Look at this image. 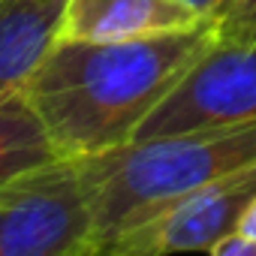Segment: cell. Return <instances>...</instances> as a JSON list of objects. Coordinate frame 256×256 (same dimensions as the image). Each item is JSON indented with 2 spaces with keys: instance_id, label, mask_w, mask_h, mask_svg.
<instances>
[{
  "instance_id": "obj_1",
  "label": "cell",
  "mask_w": 256,
  "mask_h": 256,
  "mask_svg": "<svg viewBox=\"0 0 256 256\" xmlns=\"http://www.w3.org/2000/svg\"><path fill=\"white\" fill-rule=\"evenodd\" d=\"M217 36V22L145 40H58L24 94L64 160L133 142L148 114Z\"/></svg>"
},
{
  "instance_id": "obj_2",
  "label": "cell",
  "mask_w": 256,
  "mask_h": 256,
  "mask_svg": "<svg viewBox=\"0 0 256 256\" xmlns=\"http://www.w3.org/2000/svg\"><path fill=\"white\" fill-rule=\"evenodd\" d=\"M253 160L256 120L133 139L120 148L76 160L94 217V244H112L178 196Z\"/></svg>"
},
{
  "instance_id": "obj_3",
  "label": "cell",
  "mask_w": 256,
  "mask_h": 256,
  "mask_svg": "<svg viewBox=\"0 0 256 256\" xmlns=\"http://www.w3.org/2000/svg\"><path fill=\"white\" fill-rule=\"evenodd\" d=\"M256 120V36L220 34L139 126L136 139Z\"/></svg>"
},
{
  "instance_id": "obj_4",
  "label": "cell",
  "mask_w": 256,
  "mask_h": 256,
  "mask_svg": "<svg viewBox=\"0 0 256 256\" xmlns=\"http://www.w3.org/2000/svg\"><path fill=\"white\" fill-rule=\"evenodd\" d=\"M94 217L76 160H58L0 190V256H78Z\"/></svg>"
},
{
  "instance_id": "obj_5",
  "label": "cell",
  "mask_w": 256,
  "mask_h": 256,
  "mask_svg": "<svg viewBox=\"0 0 256 256\" xmlns=\"http://www.w3.org/2000/svg\"><path fill=\"white\" fill-rule=\"evenodd\" d=\"M256 199V160L226 172L139 226L126 229L120 238L106 244L112 256H175V253H211L220 241L238 232V223Z\"/></svg>"
},
{
  "instance_id": "obj_6",
  "label": "cell",
  "mask_w": 256,
  "mask_h": 256,
  "mask_svg": "<svg viewBox=\"0 0 256 256\" xmlns=\"http://www.w3.org/2000/svg\"><path fill=\"white\" fill-rule=\"evenodd\" d=\"M202 18L181 0H66L60 40L120 42L199 28Z\"/></svg>"
},
{
  "instance_id": "obj_7",
  "label": "cell",
  "mask_w": 256,
  "mask_h": 256,
  "mask_svg": "<svg viewBox=\"0 0 256 256\" xmlns=\"http://www.w3.org/2000/svg\"><path fill=\"white\" fill-rule=\"evenodd\" d=\"M66 0H0V96L24 90L60 40Z\"/></svg>"
},
{
  "instance_id": "obj_8",
  "label": "cell",
  "mask_w": 256,
  "mask_h": 256,
  "mask_svg": "<svg viewBox=\"0 0 256 256\" xmlns=\"http://www.w3.org/2000/svg\"><path fill=\"white\" fill-rule=\"evenodd\" d=\"M64 160L24 90L0 96V190Z\"/></svg>"
},
{
  "instance_id": "obj_9",
  "label": "cell",
  "mask_w": 256,
  "mask_h": 256,
  "mask_svg": "<svg viewBox=\"0 0 256 256\" xmlns=\"http://www.w3.org/2000/svg\"><path fill=\"white\" fill-rule=\"evenodd\" d=\"M214 22L220 34L256 36V0H226Z\"/></svg>"
},
{
  "instance_id": "obj_10",
  "label": "cell",
  "mask_w": 256,
  "mask_h": 256,
  "mask_svg": "<svg viewBox=\"0 0 256 256\" xmlns=\"http://www.w3.org/2000/svg\"><path fill=\"white\" fill-rule=\"evenodd\" d=\"M208 256H256V241L244 238V235H229L226 241H220Z\"/></svg>"
},
{
  "instance_id": "obj_11",
  "label": "cell",
  "mask_w": 256,
  "mask_h": 256,
  "mask_svg": "<svg viewBox=\"0 0 256 256\" xmlns=\"http://www.w3.org/2000/svg\"><path fill=\"white\" fill-rule=\"evenodd\" d=\"M181 4H187V6H190L193 12H199L202 18H217L226 0H181Z\"/></svg>"
},
{
  "instance_id": "obj_12",
  "label": "cell",
  "mask_w": 256,
  "mask_h": 256,
  "mask_svg": "<svg viewBox=\"0 0 256 256\" xmlns=\"http://www.w3.org/2000/svg\"><path fill=\"white\" fill-rule=\"evenodd\" d=\"M238 235H244V238L256 241V199H253V202H250V208L244 211V217H241V223H238Z\"/></svg>"
},
{
  "instance_id": "obj_13",
  "label": "cell",
  "mask_w": 256,
  "mask_h": 256,
  "mask_svg": "<svg viewBox=\"0 0 256 256\" xmlns=\"http://www.w3.org/2000/svg\"><path fill=\"white\" fill-rule=\"evenodd\" d=\"M78 256H112V253H108L106 247H100V244H90V247H88V250H82Z\"/></svg>"
}]
</instances>
